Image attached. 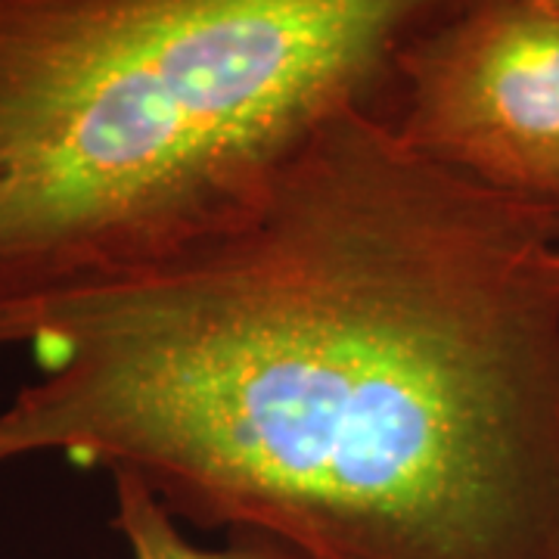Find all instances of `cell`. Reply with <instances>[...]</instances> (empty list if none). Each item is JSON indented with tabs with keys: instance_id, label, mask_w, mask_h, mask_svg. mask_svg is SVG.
Segmentation results:
<instances>
[{
	"instance_id": "1",
	"label": "cell",
	"mask_w": 559,
	"mask_h": 559,
	"mask_svg": "<svg viewBox=\"0 0 559 559\" xmlns=\"http://www.w3.org/2000/svg\"><path fill=\"white\" fill-rule=\"evenodd\" d=\"M57 454L305 559H559V212L342 109L240 218L0 311Z\"/></svg>"
},
{
	"instance_id": "2",
	"label": "cell",
	"mask_w": 559,
	"mask_h": 559,
	"mask_svg": "<svg viewBox=\"0 0 559 559\" xmlns=\"http://www.w3.org/2000/svg\"><path fill=\"white\" fill-rule=\"evenodd\" d=\"M463 0H0V311L121 277L252 209Z\"/></svg>"
},
{
	"instance_id": "3",
	"label": "cell",
	"mask_w": 559,
	"mask_h": 559,
	"mask_svg": "<svg viewBox=\"0 0 559 559\" xmlns=\"http://www.w3.org/2000/svg\"><path fill=\"white\" fill-rule=\"evenodd\" d=\"M389 128L423 159L559 212V10L463 0L401 50Z\"/></svg>"
},
{
	"instance_id": "4",
	"label": "cell",
	"mask_w": 559,
	"mask_h": 559,
	"mask_svg": "<svg viewBox=\"0 0 559 559\" xmlns=\"http://www.w3.org/2000/svg\"><path fill=\"white\" fill-rule=\"evenodd\" d=\"M116 516L112 528L119 532L131 559H305L299 550L264 532H227L224 547H200L180 532L178 520L165 510L146 485L128 473L112 476Z\"/></svg>"
},
{
	"instance_id": "5",
	"label": "cell",
	"mask_w": 559,
	"mask_h": 559,
	"mask_svg": "<svg viewBox=\"0 0 559 559\" xmlns=\"http://www.w3.org/2000/svg\"><path fill=\"white\" fill-rule=\"evenodd\" d=\"M535 3H547V7H554V10H559V0H535Z\"/></svg>"
}]
</instances>
